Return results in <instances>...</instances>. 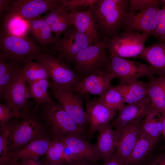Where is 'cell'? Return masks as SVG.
I'll return each instance as SVG.
<instances>
[{
    "label": "cell",
    "mask_w": 165,
    "mask_h": 165,
    "mask_svg": "<svg viewBox=\"0 0 165 165\" xmlns=\"http://www.w3.org/2000/svg\"><path fill=\"white\" fill-rule=\"evenodd\" d=\"M86 106L90 124L88 132L90 137L110 123L117 114V111L96 100L87 99Z\"/></svg>",
    "instance_id": "13"
},
{
    "label": "cell",
    "mask_w": 165,
    "mask_h": 165,
    "mask_svg": "<svg viewBox=\"0 0 165 165\" xmlns=\"http://www.w3.org/2000/svg\"><path fill=\"white\" fill-rule=\"evenodd\" d=\"M19 161L20 165H41L35 161L29 159H22Z\"/></svg>",
    "instance_id": "44"
},
{
    "label": "cell",
    "mask_w": 165,
    "mask_h": 165,
    "mask_svg": "<svg viewBox=\"0 0 165 165\" xmlns=\"http://www.w3.org/2000/svg\"><path fill=\"white\" fill-rule=\"evenodd\" d=\"M98 0H58L59 5L67 12L72 10L90 8L95 5Z\"/></svg>",
    "instance_id": "36"
},
{
    "label": "cell",
    "mask_w": 165,
    "mask_h": 165,
    "mask_svg": "<svg viewBox=\"0 0 165 165\" xmlns=\"http://www.w3.org/2000/svg\"><path fill=\"white\" fill-rule=\"evenodd\" d=\"M1 29L8 33L19 36L28 35V27L27 22L17 17L9 18L2 23Z\"/></svg>",
    "instance_id": "33"
},
{
    "label": "cell",
    "mask_w": 165,
    "mask_h": 165,
    "mask_svg": "<svg viewBox=\"0 0 165 165\" xmlns=\"http://www.w3.org/2000/svg\"><path fill=\"white\" fill-rule=\"evenodd\" d=\"M163 151L155 156L150 162L149 165H165V146Z\"/></svg>",
    "instance_id": "40"
},
{
    "label": "cell",
    "mask_w": 165,
    "mask_h": 165,
    "mask_svg": "<svg viewBox=\"0 0 165 165\" xmlns=\"http://www.w3.org/2000/svg\"><path fill=\"white\" fill-rule=\"evenodd\" d=\"M49 88L57 102L78 125L85 128L89 122L83 107V96L75 93L72 89L55 87L51 83Z\"/></svg>",
    "instance_id": "10"
},
{
    "label": "cell",
    "mask_w": 165,
    "mask_h": 165,
    "mask_svg": "<svg viewBox=\"0 0 165 165\" xmlns=\"http://www.w3.org/2000/svg\"><path fill=\"white\" fill-rule=\"evenodd\" d=\"M128 0H98L89 8L100 36L111 38L118 34L128 11Z\"/></svg>",
    "instance_id": "1"
},
{
    "label": "cell",
    "mask_w": 165,
    "mask_h": 165,
    "mask_svg": "<svg viewBox=\"0 0 165 165\" xmlns=\"http://www.w3.org/2000/svg\"><path fill=\"white\" fill-rule=\"evenodd\" d=\"M159 0H128V11H140L153 5L159 6Z\"/></svg>",
    "instance_id": "39"
},
{
    "label": "cell",
    "mask_w": 165,
    "mask_h": 165,
    "mask_svg": "<svg viewBox=\"0 0 165 165\" xmlns=\"http://www.w3.org/2000/svg\"><path fill=\"white\" fill-rule=\"evenodd\" d=\"M149 82L137 80L128 84L120 83L117 86L122 93L125 103L131 104L139 101L147 96Z\"/></svg>",
    "instance_id": "26"
},
{
    "label": "cell",
    "mask_w": 165,
    "mask_h": 165,
    "mask_svg": "<svg viewBox=\"0 0 165 165\" xmlns=\"http://www.w3.org/2000/svg\"><path fill=\"white\" fill-rule=\"evenodd\" d=\"M7 165H20L19 160L9 158L8 159Z\"/></svg>",
    "instance_id": "47"
},
{
    "label": "cell",
    "mask_w": 165,
    "mask_h": 165,
    "mask_svg": "<svg viewBox=\"0 0 165 165\" xmlns=\"http://www.w3.org/2000/svg\"><path fill=\"white\" fill-rule=\"evenodd\" d=\"M157 141L149 137L141 131L132 152L123 165H134L141 161L147 156Z\"/></svg>",
    "instance_id": "28"
},
{
    "label": "cell",
    "mask_w": 165,
    "mask_h": 165,
    "mask_svg": "<svg viewBox=\"0 0 165 165\" xmlns=\"http://www.w3.org/2000/svg\"><path fill=\"white\" fill-rule=\"evenodd\" d=\"M156 24L154 36L158 38L160 42H165V6L157 12Z\"/></svg>",
    "instance_id": "37"
},
{
    "label": "cell",
    "mask_w": 165,
    "mask_h": 165,
    "mask_svg": "<svg viewBox=\"0 0 165 165\" xmlns=\"http://www.w3.org/2000/svg\"><path fill=\"white\" fill-rule=\"evenodd\" d=\"M41 165H68V163L65 162L59 163H52L46 161L43 163L41 164Z\"/></svg>",
    "instance_id": "46"
},
{
    "label": "cell",
    "mask_w": 165,
    "mask_h": 165,
    "mask_svg": "<svg viewBox=\"0 0 165 165\" xmlns=\"http://www.w3.org/2000/svg\"><path fill=\"white\" fill-rule=\"evenodd\" d=\"M50 83L47 79L28 83L31 97L38 104H49L54 101L48 91Z\"/></svg>",
    "instance_id": "29"
},
{
    "label": "cell",
    "mask_w": 165,
    "mask_h": 165,
    "mask_svg": "<svg viewBox=\"0 0 165 165\" xmlns=\"http://www.w3.org/2000/svg\"><path fill=\"white\" fill-rule=\"evenodd\" d=\"M42 105L41 116L53 139H60L72 133L84 134L85 129L78 125L59 103L53 101Z\"/></svg>",
    "instance_id": "3"
},
{
    "label": "cell",
    "mask_w": 165,
    "mask_h": 165,
    "mask_svg": "<svg viewBox=\"0 0 165 165\" xmlns=\"http://www.w3.org/2000/svg\"><path fill=\"white\" fill-rule=\"evenodd\" d=\"M150 79L147 95L150 108L161 113L164 111L165 103V76Z\"/></svg>",
    "instance_id": "25"
},
{
    "label": "cell",
    "mask_w": 165,
    "mask_h": 165,
    "mask_svg": "<svg viewBox=\"0 0 165 165\" xmlns=\"http://www.w3.org/2000/svg\"><path fill=\"white\" fill-rule=\"evenodd\" d=\"M22 119L20 122L16 123L13 130L9 154L31 141L46 135L45 127L39 117L26 109L25 116Z\"/></svg>",
    "instance_id": "7"
},
{
    "label": "cell",
    "mask_w": 165,
    "mask_h": 165,
    "mask_svg": "<svg viewBox=\"0 0 165 165\" xmlns=\"http://www.w3.org/2000/svg\"><path fill=\"white\" fill-rule=\"evenodd\" d=\"M116 78L112 74L105 71L97 72L80 80L72 89L75 93L83 96L88 94L102 95Z\"/></svg>",
    "instance_id": "15"
},
{
    "label": "cell",
    "mask_w": 165,
    "mask_h": 165,
    "mask_svg": "<svg viewBox=\"0 0 165 165\" xmlns=\"http://www.w3.org/2000/svg\"><path fill=\"white\" fill-rule=\"evenodd\" d=\"M149 36L146 33L123 30L112 38H107L106 49L110 50V57L136 58L145 47Z\"/></svg>",
    "instance_id": "6"
},
{
    "label": "cell",
    "mask_w": 165,
    "mask_h": 165,
    "mask_svg": "<svg viewBox=\"0 0 165 165\" xmlns=\"http://www.w3.org/2000/svg\"><path fill=\"white\" fill-rule=\"evenodd\" d=\"M98 132L96 145L99 159L105 162L110 158L116 149L118 132L116 130L113 129L111 122Z\"/></svg>",
    "instance_id": "21"
},
{
    "label": "cell",
    "mask_w": 165,
    "mask_h": 165,
    "mask_svg": "<svg viewBox=\"0 0 165 165\" xmlns=\"http://www.w3.org/2000/svg\"><path fill=\"white\" fill-rule=\"evenodd\" d=\"M17 122L10 121L1 127L0 130V165H7L10 138L13 128Z\"/></svg>",
    "instance_id": "32"
},
{
    "label": "cell",
    "mask_w": 165,
    "mask_h": 165,
    "mask_svg": "<svg viewBox=\"0 0 165 165\" xmlns=\"http://www.w3.org/2000/svg\"><path fill=\"white\" fill-rule=\"evenodd\" d=\"M164 111H165V105H164Z\"/></svg>",
    "instance_id": "48"
},
{
    "label": "cell",
    "mask_w": 165,
    "mask_h": 165,
    "mask_svg": "<svg viewBox=\"0 0 165 165\" xmlns=\"http://www.w3.org/2000/svg\"><path fill=\"white\" fill-rule=\"evenodd\" d=\"M96 100L118 112L125 106L123 95L117 86L114 87L111 85L105 92Z\"/></svg>",
    "instance_id": "30"
},
{
    "label": "cell",
    "mask_w": 165,
    "mask_h": 165,
    "mask_svg": "<svg viewBox=\"0 0 165 165\" xmlns=\"http://www.w3.org/2000/svg\"><path fill=\"white\" fill-rule=\"evenodd\" d=\"M143 119L115 129L118 134L116 150L123 165L130 156L140 135Z\"/></svg>",
    "instance_id": "14"
},
{
    "label": "cell",
    "mask_w": 165,
    "mask_h": 165,
    "mask_svg": "<svg viewBox=\"0 0 165 165\" xmlns=\"http://www.w3.org/2000/svg\"><path fill=\"white\" fill-rule=\"evenodd\" d=\"M59 5L41 17L50 27L54 36L58 41L61 35L70 27L67 13Z\"/></svg>",
    "instance_id": "24"
},
{
    "label": "cell",
    "mask_w": 165,
    "mask_h": 165,
    "mask_svg": "<svg viewBox=\"0 0 165 165\" xmlns=\"http://www.w3.org/2000/svg\"><path fill=\"white\" fill-rule=\"evenodd\" d=\"M42 52L52 53L53 51L38 46L28 35L17 36L0 29V59L24 64Z\"/></svg>",
    "instance_id": "2"
},
{
    "label": "cell",
    "mask_w": 165,
    "mask_h": 165,
    "mask_svg": "<svg viewBox=\"0 0 165 165\" xmlns=\"http://www.w3.org/2000/svg\"><path fill=\"white\" fill-rule=\"evenodd\" d=\"M24 64H17L0 76V97L3 99L11 84L21 73Z\"/></svg>",
    "instance_id": "34"
},
{
    "label": "cell",
    "mask_w": 165,
    "mask_h": 165,
    "mask_svg": "<svg viewBox=\"0 0 165 165\" xmlns=\"http://www.w3.org/2000/svg\"><path fill=\"white\" fill-rule=\"evenodd\" d=\"M22 72L7 90L3 99L6 105L16 112L27 109L31 97L29 86Z\"/></svg>",
    "instance_id": "16"
},
{
    "label": "cell",
    "mask_w": 165,
    "mask_h": 165,
    "mask_svg": "<svg viewBox=\"0 0 165 165\" xmlns=\"http://www.w3.org/2000/svg\"><path fill=\"white\" fill-rule=\"evenodd\" d=\"M102 165H123L122 161L116 149L110 158Z\"/></svg>",
    "instance_id": "41"
},
{
    "label": "cell",
    "mask_w": 165,
    "mask_h": 165,
    "mask_svg": "<svg viewBox=\"0 0 165 165\" xmlns=\"http://www.w3.org/2000/svg\"><path fill=\"white\" fill-rule=\"evenodd\" d=\"M33 60L43 65L48 72L51 84L55 87L72 89L80 80L78 74L62 59L53 53L42 52Z\"/></svg>",
    "instance_id": "5"
},
{
    "label": "cell",
    "mask_w": 165,
    "mask_h": 165,
    "mask_svg": "<svg viewBox=\"0 0 165 165\" xmlns=\"http://www.w3.org/2000/svg\"><path fill=\"white\" fill-rule=\"evenodd\" d=\"M160 9L158 6L155 5L138 12L128 11L123 22V31L144 33L154 36L156 27V14Z\"/></svg>",
    "instance_id": "12"
},
{
    "label": "cell",
    "mask_w": 165,
    "mask_h": 165,
    "mask_svg": "<svg viewBox=\"0 0 165 165\" xmlns=\"http://www.w3.org/2000/svg\"><path fill=\"white\" fill-rule=\"evenodd\" d=\"M63 37L54 45L53 51L58 53V57L68 63L73 62L76 55L81 50L92 45L94 41L79 32L74 27H69L64 33Z\"/></svg>",
    "instance_id": "11"
},
{
    "label": "cell",
    "mask_w": 165,
    "mask_h": 165,
    "mask_svg": "<svg viewBox=\"0 0 165 165\" xmlns=\"http://www.w3.org/2000/svg\"><path fill=\"white\" fill-rule=\"evenodd\" d=\"M161 113L149 108L142 120L141 131L150 138L158 141L162 134Z\"/></svg>",
    "instance_id": "27"
},
{
    "label": "cell",
    "mask_w": 165,
    "mask_h": 165,
    "mask_svg": "<svg viewBox=\"0 0 165 165\" xmlns=\"http://www.w3.org/2000/svg\"><path fill=\"white\" fill-rule=\"evenodd\" d=\"M110 57L109 64L105 71L118 78L120 83L128 84L144 77L151 79L155 75L149 64L119 57Z\"/></svg>",
    "instance_id": "8"
},
{
    "label": "cell",
    "mask_w": 165,
    "mask_h": 165,
    "mask_svg": "<svg viewBox=\"0 0 165 165\" xmlns=\"http://www.w3.org/2000/svg\"><path fill=\"white\" fill-rule=\"evenodd\" d=\"M22 72L27 83L50 78L45 68L38 62L31 61L24 64Z\"/></svg>",
    "instance_id": "31"
},
{
    "label": "cell",
    "mask_w": 165,
    "mask_h": 165,
    "mask_svg": "<svg viewBox=\"0 0 165 165\" xmlns=\"http://www.w3.org/2000/svg\"><path fill=\"white\" fill-rule=\"evenodd\" d=\"M107 38L104 37L82 50L74 58L75 70L81 80L94 73L105 70L110 59L105 50Z\"/></svg>",
    "instance_id": "4"
},
{
    "label": "cell",
    "mask_w": 165,
    "mask_h": 165,
    "mask_svg": "<svg viewBox=\"0 0 165 165\" xmlns=\"http://www.w3.org/2000/svg\"><path fill=\"white\" fill-rule=\"evenodd\" d=\"M68 165H96L82 159L78 158L68 163Z\"/></svg>",
    "instance_id": "43"
},
{
    "label": "cell",
    "mask_w": 165,
    "mask_h": 165,
    "mask_svg": "<svg viewBox=\"0 0 165 165\" xmlns=\"http://www.w3.org/2000/svg\"><path fill=\"white\" fill-rule=\"evenodd\" d=\"M64 147L59 139H53L46 154L45 160L52 163L65 162L63 156Z\"/></svg>",
    "instance_id": "35"
},
{
    "label": "cell",
    "mask_w": 165,
    "mask_h": 165,
    "mask_svg": "<svg viewBox=\"0 0 165 165\" xmlns=\"http://www.w3.org/2000/svg\"><path fill=\"white\" fill-rule=\"evenodd\" d=\"M161 119L163 125L162 134L165 141V111L161 113Z\"/></svg>",
    "instance_id": "45"
},
{
    "label": "cell",
    "mask_w": 165,
    "mask_h": 165,
    "mask_svg": "<svg viewBox=\"0 0 165 165\" xmlns=\"http://www.w3.org/2000/svg\"><path fill=\"white\" fill-rule=\"evenodd\" d=\"M83 135L72 133L59 140L70 148L78 158L95 164L99 160L96 145L89 142Z\"/></svg>",
    "instance_id": "17"
},
{
    "label": "cell",
    "mask_w": 165,
    "mask_h": 165,
    "mask_svg": "<svg viewBox=\"0 0 165 165\" xmlns=\"http://www.w3.org/2000/svg\"><path fill=\"white\" fill-rule=\"evenodd\" d=\"M136 58L142 59L151 66L155 75L165 76V42L145 47Z\"/></svg>",
    "instance_id": "22"
},
{
    "label": "cell",
    "mask_w": 165,
    "mask_h": 165,
    "mask_svg": "<svg viewBox=\"0 0 165 165\" xmlns=\"http://www.w3.org/2000/svg\"><path fill=\"white\" fill-rule=\"evenodd\" d=\"M58 5V0H13L1 18L2 22L13 17L25 20L32 19Z\"/></svg>",
    "instance_id": "9"
},
{
    "label": "cell",
    "mask_w": 165,
    "mask_h": 165,
    "mask_svg": "<svg viewBox=\"0 0 165 165\" xmlns=\"http://www.w3.org/2000/svg\"><path fill=\"white\" fill-rule=\"evenodd\" d=\"M51 140L46 135L34 140L20 148L9 154L8 160L12 158L19 160L27 159L35 161L46 155Z\"/></svg>",
    "instance_id": "20"
},
{
    "label": "cell",
    "mask_w": 165,
    "mask_h": 165,
    "mask_svg": "<svg viewBox=\"0 0 165 165\" xmlns=\"http://www.w3.org/2000/svg\"><path fill=\"white\" fill-rule=\"evenodd\" d=\"M13 0H0V15L1 17L11 4Z\"/></svg>",
    "instance_id": "42"
},
{
    "label": "cell",
    "mask_w": 165,
    "mask_h": 165,
    "mask_svg": "<svg viewBox=\"0 0 165 165\" xmlns=\"http://www.w3.org/2000/svg\"><path fill=\"white\" fill-rule=\"evenodd\" d=\"M26 110L23 112H16L6 105L0 104V126H2L14 117L22 118L25 116Z\"/></svg>",
    "instance_id": "38"
},
{
    "label": "cell",
    "mask_w": 165,
    "mask_h": 165,
    "mask_svg": "<svg viewBox=\"0 0 165 165\" xmlns=\"http://www.w3.org/2000/svg\"><path fill=\"white\" fill-rule=\"evenodd\" d=\"M25 21L28 25L29 33L40 45L46 46L57 42L52 35L50 27L41 17Z\"/></svg>",
    "instance_id": "23"
},
{
    "label": "cell",
    "mask_w": 165,
    "mask_h": 165,
    "mask_svg": "<svg viewBox=\"0 0 165 165\" xmlns=\"http://www.w3.org/2000/svg\"><path fill=\"white\" fill-rule=\"evenodd\" d=\"M150 106V101L147 96L138 102L128 104L119 112L116 117L111 124L115 129H117L143 119Z\"/></svg>",
    "instance_id": "18"
},
{
    "label": "cell",
    "mask_w": 165,
    "mask_h": 165,
    "mask_svg": "<svg viewBox=\"0 0 165 165\" xmlns=\"http://www.w3.org/2000/svg\"><path fill=\"white\" fill-rule=\"evenodd\" d=\"M67 16L71 26L92 39L94 42L100 41L97 26L89 10H72L67 13Z\"/></svg>",
    "instance_id": "19"
}]
</instances>
